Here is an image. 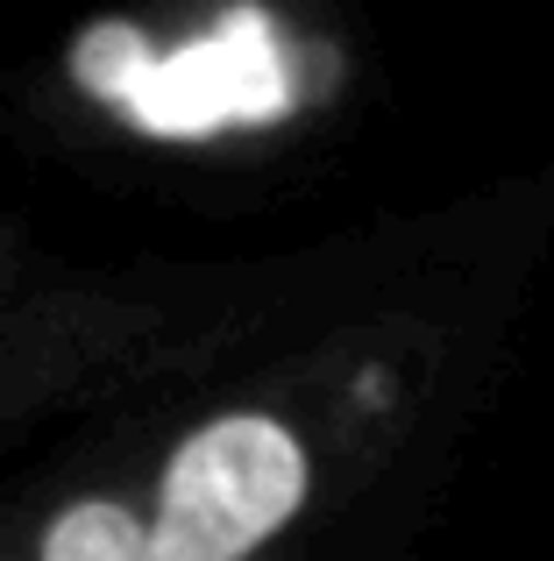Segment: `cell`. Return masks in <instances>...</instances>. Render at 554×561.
<instances>
[{"mask_svg":"<svg viewBox=\"0 0 554 561\" xmlns=\"http://www.w3.org/2000/svg\"><path fill=\"white\" fill-rule=\"evenodd\" d=\"M71 71L100 100L128 107V122L150 128V136H207V128L228 122H270L291 100L270 22L250 8L228 14L207 43H193L178 57H150L136 28H93L71 50Z\"/></svg>","mask_w":554,"mask_h":561,"instance_id":"obj_1","label":"cell"},{"mask_svg":"<svg viewBox=\"0 0 554 561\" xmlns=\"http://www.w3.org/2000/svg\"><path fill=\"white\" fill-rule=\"evenodd\" d=\"M305 497V455L264 412L213 420L178 448L164 505L150 526V561H242Z\"/></svg>","mask_w":554,"mask_h":561,"instance_id":"obj_2","label":"cell"},{"mask_svg":"<svg viewBox=\"0 0 554 561\" xmlns=\"http://www.w3.org/2000/svg\"><path fill=\"white\" fill-rule=\"evenodd\" d=\"M43 561H150V534L122 505H71L43 540Z\"/></svg>","mask_w":554,"mask_h":561,"instance_id":"obj_3","label":"cell"}]
</instances>
